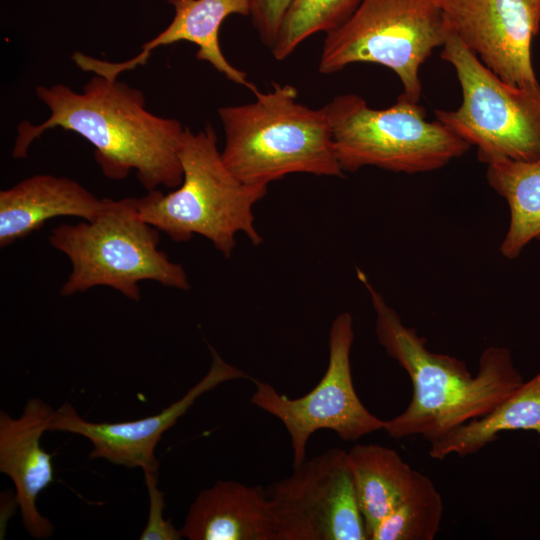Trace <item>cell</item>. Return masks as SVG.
<instances>
[{"instance_id": "cell-18", "label": "cell", "mask_w": 540, "mask_h": 540, "mask_svg": "<svg viewBox=\"0 0 540 540\" xmlns=\"http://www.w3.org/2000/svg\"><path fill=\"white\" fill-rule=\"evenodd\" d=\"M515 430L533 431L540 437V371L489 413L431 443L429 455L442 460L451 454H475L496 441L501 432Z\"/></svg>"}, {"instance_id": "cell-12", "label": "cell", "mask_w": 540, "mask_h": 540, "mask_svg": "<svg viewBox=\"0 0 540 540\" xmlns=\"http://www.w3.org/2000/svg\"><path fill=\"white\" fill-rule=\"evenodd\" d=\"M212 356L207 374L185 395L160 413L125 422H90L82 418L68 402L62 404L48 424L47 431L79 434L92 444L91 459H105L113 464L142 470L158 469L154 451L162 435L174 426L198 397L218 385L235 379H252L225 362L209 345Z\"/></svg>"}, {"instance_id": "cell-23", "label": "cell", "mask_w": 540, "mask_h": 540, "mask_svg": "<svg viewBox=\"0 0 540 540\" xmlns=\"http://www.w3.org/2000/svg\"><path fill=\"white\" fill-rule=\"evenodd\" d=\"M292 0H250V16L261 41L273 46L286 10Z\"/></svg>"}, {"instance_id": "cell-10", "label": "cell", "mask_w": 540, "mask_h": 540, "mask_svg": "<svg viewBox=\"0 0 540 540\" xmlns=\"http://www.w3.org/2000/svg\"><path fill=\"white\" fill-rule=\"evenodd\" d=\"M293 468L266 488L274 540H368L347 451L331 448Z\"/></svg>"}, {"instance_id": "cell-22", "label": "cell", "mask_w": 540, "mask_h": 540, "mask_svg": "<svg viewBox=\"0 0 540 540\" xmlns=\"http://www.w3.org/2000/svg\"><path fill=\"white\" fill-rule=\"evenodd\" d=\"M149 497L147 524L140 535L141 540H179L181 531L164 518V493L158 488V469L143 470Z\"/></svg>"}, {"instance_id": "cell-8", "label": "cell", "mask_w": 540, "mask_h": 540, "mask_svg": "<svg viewBox=\"0 0 540 540\" xmlns=\"http://www.w3.org/2000/svg\"><path fill=\"white\" fill-rule=\"evenodd\" d=\"M441 58L455 69L462 103L436 110V119L467 143L478 159L530 161L540 156V84L516 88L502 81L448 28Z\"/></svg>"}, {"instance_id": "cell-21", "label": "cell", "mask_w": 540, "mask_h": 540, "mask_svg": "<svg viewBox=\"0 0 540 540\" xmlns=\"http://www.w3.org/2000/svg\"><path fill=\"white\" fill-rule=\"evenodd\" d=\"M362 0H292L282 19L271 52L276 60L287 58L305 39L342 26Z\"/></svg>"}, {"instance_id": "cell-6", "label": "cell", "mask_w": 540, "mask_h": 540, "mask_svg": "<svg viewBox=\"0 0 540 540\" xmlns=\"http://www.w3.org/2000/svg\"><path fill=\"white\" fill-rule=\"evenodd\" d=\"M343 172L364 166L408 174L439 169L465 154L470 144L423 106L399 95L385 109H373L360 96H336L325 105Z\"/></svg>"}, {"instance_id": "cell-1", "label": "cell", "mask_w": 540, "mask_h": 540, "mask_svg": "<svg viewBox=\"0 0 540 540\" xmlns=\"http://www.w3.org/2000/svg\"><path fill=\"white\" fill-rule=\"evenodd\" d=\"M36 95L50 114L39 124H18L14 158H25L36 139L59 127L79 134L94 147L95 160L109 179L122 180L134 170L147 191L181 184L179 152L185 127L148 111L141 90L94 74L80 92L58 83L38 86Z\"/></svg>"}, {"instance_id": "cell-2", "label": "cell", "mask_w": 540, "mask_h": 540, "mask_svg": "<svg viewBox=\"0 0 540 540\" xmlns=\"http://www.w3.org/2000/svg\"><path fill=\"white\" fill-rule=\"evenodd\" d=\"M357 276L369 292L380 345L408 374L413 388L407 408L385 422L394 439L419 435L433 443L470 420L492 411L524 383L508 348L490 346L471 374L464 361L427 349L426 340L403 324L398 313L360 269Z\"/></svg>"}, {"instance_id": "cell-13", "label": "cell", "mask_w": 540, "mask_h": 540, "mask_svg": "<svg viewBox=\"0 0 540 540\" xmlns=\"http://www.w3.org/2000/svg\"><path fill=\"white\" fill-rule=\"evenodd\" d=\"M175 14L171 23L157 36L144 43L140 52L129 60L112 62L97 59L76 51L72 60L83 71L109 79H117L124 72L146 64L152 51L179 41H187L198 47L196 58L211 64L227 79L249 88L256 87L247 81L246 73L229 63L219 42L223 21L232 14L250 15V0H168Z\"/></svg>"}, {"instance_id": "cell-9", "label": "cell", "mask_w": 540, "mask_h": 540, "mask_svg": "<svg viewBox=\"0 0 540 540\" xmlns=\"http://www.w3.org/2000/svg\"><path fill=\"white\" fill-rule=\"evenodd\" d=\"M353 340V318L348 312L340 313L329 332L326 372L302 397L291 399L269 383L255 382L250 401L285 426L291 440L293 467L305 461L308 440L317 430H332L346 442L384 430L386 421L370 413L355 391L350 364Z\"/></svg>"}, {"instance_id": "cell-20", "label": "cell", "mask_w": 540, "mask_h": 540, "mask_svg": "<svg viewBox=\"0 0 540 540\" xmlns=\"http://www.w3.org/2000/svg\"><path fill=\"white\" fill-rule=\"evenodd\" d=\"M442 515L441 494L432 480L419 472L409 494L376 526L368 540H433Z\"/></svg>"}, {"instance_id": "cell-4", "label": "cell", "mask_w": 540, "mask_h": 540, "mask_svg": "<svg viewBox=\"0 0 540 540\" xmlns=\"http://www.w3.org/2000/svg\"><path fill=\"white\" fill-rule=\"evenodd\" d=\"M179 158L181 184L168 193L155 189L137 198L141 218L175 242L203 236L226 258L239 232L253 245L261 244L253 207L267 187L244 184L228 170L215 129L210 124L198 132L185 127Z\"/></svg>"}, {"instance_id": "cell-5", "label": "cell", "mask_w": 540, "mask_h": 540, "mask_svg": "<svg viewBox=\"0 0 540 540\" xmlns=\"http://www.w3.org/2000/svg\"><path fill=\"white\" fill-rule=\"evenodd\" d=\"M48 240L71 262L72 270L60 289L63 296L108 286L139 301L138 283L144 280L179 290L190 288L183 266L158 249L160 231L141 218L137 198L110 199L94 220L57 226Z\"/></svg>"}, {"instance_id": "cell-19", "label": "cell", "mask_w": 540, "mask_h": 540, "mask_svg": "<svg viewBox=\"0 0 540 540\" xmlns=\"http://www.w3.org/2000/svg\"><path fill=\"white\" fill-rule=\"evenodd\" d=\"M484 163L489 185L509 207V227L499 250L514 259L531 241L540 240V156L530 161L496 156Z\"/></svg>"}, {"instance_id": "cell-16", "label": "cell", "mask_w": 540, "mask_h": 540, "mask_svg": "<svg viewBox=\"0 0 540 540\" xmlns=\"http://www.w3.org/2000/svg\"><path fill=\"white\" fill-rule=\"evenodd\" d=\"M180 531L189 540H274L266 489L218 480L191 503Z\"/></svg>"}, {"instance_id": "cell-17", "label": "cell", "mask_w": 540, "mask_h": 540, "mask_svg": "<svg viewBox=\"0 0 540 540\" xmlns=\"http://www.w3.org/2000/svg\"><path fill=\"white\" fill-rule=\"evenodd\" d=\"M347 456L369 539L376 526L409 494L419 471L394 449L378 444H356Z\"/></svg>"}, {"instance_id": "cell-15", "label": "cell", "mask_w": 540, "mask_h": 540, "mask_svg": "<svg viewBox=\"0 0 540 540\" xmlns=\"http://www.w3.org/2000/svg\"><path fill=\"white\" fill-rule=\"evenodd\" d=\"M109 202L70 178L50 174L26 178L0 191V247L25 238L54 217L94 220Z\"/></svg>"}, {"instance_id": "cell-7", "label": "cell", "mask_w": 540, "mask_h": 540, "mask_svg": "<svg viewBox=\"0 0 540 540\" xmlns=\"http://www.w3.org/2000/svg\"><path fill=\"white\" fill-rule=\"evenodd\" d=\"M447 33L438 0H362L342 26L326 34L318 70L331 74L352 63L380 64L400 78V95L418 103L419 69Z\"/></svg>"}, {"instance_id": "cell-14", "label": "cell", "mask_w": 540, "mask_h": 540, "mask_svg": "<svg viewBox=\"0 0 540 540\" xmlns=\"http://www.w3.org/2000/svg\"><path fill=\"white\" fill-rule=\"evenodd\" d=\"M54 411L40 398L29 399L16 418L0 411V471L11 478L22 523L36 539H48L54 531L36 504L39 494L54 481L53 456L40 444Z\"/></svg>"}, {"instance_id": "cell-11", "label": "cell", "mask_w": 540, "mask_h": 540, "mask_svg": "<svg viewBox=\"0 0 540 540\" xmlns=\"http://www.w3.org/2000/svg\"><path fill=\"white\" fill-rule=\"evenodd\" d=\"M448 28L502 81L538 85L531 41L540 26V0H438Z\"/></svg>"}, {"instance_id": "cell-3", "label": "cell", "mask_w": 540, "mask_h": 540, "mask_svg": "<svg viewBox=\"0 0 540 540\" xmlns=\"http://www.w3.org/2000/svg\"><path fill=\"white\" fill-rule=\"evenodd\" d=\"M253 93L252 103L218 109L225 133L221 157L238 180L267 187L293 173L343 176L325 106L297 102L290 84Z\"/></svg>"}]
</instances>
